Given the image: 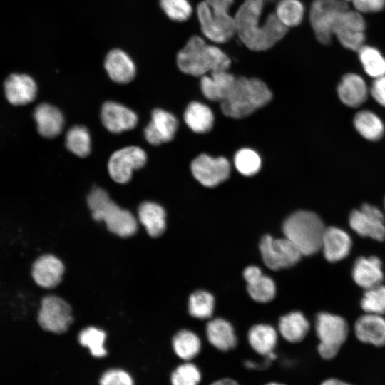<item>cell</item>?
<instances>
[{"mask_svg": "<svg viewBox=\"0 0 385 385\" xmlns=\"http://www.w3.org/2000/svg\"><path fill=\"white\" fill-rule=\"evenodd\" d=\"M262 0H245L235 18L236 31L243 43L253 51H264L281 40L287 31L274 14L259 26Z\"/></svg>", "mask_w": 385, "mask_h": 385, "instance_id": "cell-1", "label": "cell"}, {"mask_svg": "<svg viewBox=\"0 0 385 385\" xmlns=\"http://www.w3.org/2000/svg\"><path fill=\"white\" fill-rule=\"evenodd\" d=\"M230 59L221 49L208 46L197 36H192L177 56L179 69L194 76H203L206 73L227 71Z\"/></svg>", "mask_w": 385, "mask_h": 385, "instance_id": "cell-2", "label": "cell"}, {"mask_svg": "<svg viewBox=\"0 0 385 385\" xmlns=\"http://www.w3.org/2000/svg\"><path fill=\"white\" fill-rule=\"evenodd\" d=\"M271 91L262 81L240 77L226 98L221 102L223 114L232 118L246 117L268 103Z\"/></svg>", "mask_w": 385, "mask_h": 385, "instance_id": "cell-3", "label": "cell"}, {"mask_svg": "<svg viewBox=\"0 0 385 385\" xmlns=\"http://www.w3.org/2000/svg\"><path fill=\"white\" fill-rule=\"evenodd\" d=\"M326 227L314 212L300 210L290 215L284 222L282 230L302 255H311L321 250Z\"/></svg>", "mask_w": 385, "mask_h": 385, "instance_id": "cell-4", "label": "cell"}, {"mask_svg": "<svg viewBox=\"0 0 385 385\" xmlns=\"http://www.w3.org/2000/svg\"><path fill=\"white\" fill-rule=\"evenodd\" d=\"M87 202L93 218L98 221L104 220L111 232L122 237L135 233V218L129 211L118 207L102 188H93L88 196Z\"/></svg>", "mask_w": 385, "mask_h": 385, "instance_id": "cell-5", "label": "cell"}, {"mask_svg": "<svg viewBox=\"0 0 385 385\" xmlns=\"http://www.w3.org/2000/svg\"><path fill=\"white\" fill-rule=\"evenodd\" d=\"M315 325L319 355L324 359L334 358L347 337L346 321L339 316L321 312L317 316Z\"/></svg>", "mask_w": 385, "mask_h": 385, "instance_id": "cell-6", "label": "cell"}, {"mask_svg": "<svg viewBox=\"0 0 385 385\" xmlns=\"http://www.w3.org/2000/svg\"><path fill=\"white\" fill-rule=\"evenodd\" d=\"M349 9L342 0H314L309 9V22L314 35L322 44L329 45L332 40L333 28L339 15Z\"/></svg>", "mask_w": 385, "mask_h": 385, "instance_id": "cell-7", "label": "cell"}, {"mask_svg": "<svg viewBox=\"0 0 385 385\" xmlns=\"http://www.w3.org/2000/svg\"><path fill=\"white\" fill-rule=\"evenodd\" d=\"M198 20L204 35L216 43H225L236 31L235 19L229 11L210 7L204 1L197 8Z\"/></svg>", "mask_w": 385, "mask_h": 385, "instance_id": "cell-8", "label": "cell"}, {"mask_svg": "<svg viewBox=\"0 0 385 385\" xmlns=\"http://www.w3.org/2000/svg\"><path fill=\"white\" fill-rule=\"evenodd\" d=\"M366 22L361 13L347 9L337 17L333 28V36L344 48L358 50L365 44Z\"/></svg>", "mask_w": 385, "mask_h": 385, "instance_id": "cell-9", "label": "cell"}, {"mask_svg": "<svg viewBox=\"0 0 385 385\" xmlns=\"http://www.w3.org/2000/svg\"><path fill=\"white\" fill-rule=\"evenodd\" d=\"M260 250L265 265L273 270L294 265L302 255L285 237L274 238L269 235H265L260 240Z\"/></svg>", "mask_w": 385, "mask_h": 385, "instance_id": "cell-10", "label": "cell"}, {"mask_svg": "<svg viewBox=\"0 0 385 385\" xmlns=\"http://www.w3.org/2000/svg\"><path fill=\"white\" fill-rule=\"evenodd\" d=\"M147 155L138 146H128L114 152L108 162L111 178L118 183H126L132 178L133 172L144 166Z\"/></svg>", "mask_w": 385, "mask_h": 385, "instance_id": "cell-11", "label": "cell"}, {"mask_svg": "<svg viewBox=\"0 0 385 385\" xmlns=\"http://www.w3.org/2000/svg\"><path fill=\"white\" fill-rule=\"evenodd\" d=\"M73 321L68 304L61 298L48 295L45 297L38 312V322L46 331L61 334L67 331Z\"/></svg>", "mask_w": 385, "mask_h": 385, "instance_id": "cell-12", "label": "cell"}, {"mask_svg": "<svg viewBox=\"0 0 385 385\" xmlns=\"http://www.w3.org/2000/svg\"><path fill=\"white\" fill-rule=\"evenodd\" d=\"M194 178L205 187H215L229 178L230 165L224 157L212 158L201 154L191 163Z\"/></svg>", "mask_w": 385, "mask_h": 385, "instance_id": "cell-13", "label": "cell"}, {"mask_svg": "<svg viewBox=\"0 0 385 385\" xmlns=\"http://www.w3.org/2000/svg\"><path fill=\"white\" fill-rule=\"evenodd\" d=\"M349 225L360 236L378 241L385 239L384 215L374 205L364 204L359 210H353L349 216Z\"/></svg>", "mask_w": 385, "mask_h": 385, "instance_id": "cell-14", "label": "cell"}, {"mask_svg": "<svg viewBox=\"0 0 385 385\" xmlns=\"http://www.w3.org/2000/svg\"><path fill=\"white\" fill-rule=\"evenodd\" d=\"M101 119L104 127L113 133L133 129L138 120L133 111L114 101H107L103 104Z\"/></svg>", "mask_w": 385, "mask_h": 385, "instance_id": "cell-15", "label": "cell"}, {"mask_svg": "<svg viewBox=\"0 0 385 385\" xmlns=\"http://www.w3.org/2000/svg\"><path fill=\"white\" fill-rule=\"evenodd\" d=\"M178 125V120L174 115L156 108L153 111L151 120L144 130L145 138L153 145L169 142L174 138Z\"/></svg>", "mask_w": 385, "mask_h": 385, "instance_id": "cell-16", "label": "cell"}, {"mask_svg": "<svg viewBox=\"0 0 385 385\" xmlns=\"http://www.w3.org/2000/svg\"><path fill=\"white\" fill-rule=\"evenodd\" d=\"M63 272L64 266L59 259L52 255H43L34 262L31 275L38 286L51 289L60 283Z\"/></svg>", "mask_w": 385, "mask_h": 385, "instance_id": "cell-17", "label": "cell"}, {"mask_svg": "<svg viewBox=\"0 0 385 385\" xmlns=\"http://www.w3.org/2000/svg\"><path fill=\"white\" fill-rule=\"evenodd\" d=\"M7 100L14 105H24L36 96L37 86L34 79L26 74L13 73L4 82Z\"/></svg>", "mask_w": 385, "mask_h": 385, "instance_id": "cell-18", "label": "cell"}, {"mask_svg": "<svg viewBox=\"0 0 385 385\" xmlns=\"http://www.w3.org/2000/svg\"><path fill=\"white\" fill-rule=\"evenodd\" d=\"M351 247V239L344 230L335 227L325 229L321 249L328 261L342 260L349 255Z\"/></svg>", "mask_w": 385, "mask_h": 385, "instance_id": "cell-19", "label": "cell"}, {"mask_svg": "<svg viewBox=\"0 0 385 385\" xmlns=\"http://www.w3.org/2000/svg\"><path fill=\"white\" fill-rule=\"evenodd\" d=\"M354 332L364 343L385 345V319L381 315L366 313L361 316L355 323Z\"/></svg>", "mask_w": 385, "mask_h": 385, "instance_id": "cell-20", "label": "cell"}, {"mask_svg": "<svg viewBox=\"0 0 385 385\" xmlns=\"http://www.w3.org/2000/svg\"><path fill=\"white\" fill-rule=\"evenodd\" d=\"M104 66L108 75L115 83H128L135 77V63L123 50H111L106 57Z\"/></svg>", "mask_w": 385, "mask_h": 385, "instance_id": "cell-21", "label": "cell"}, {"mask_svg": "<svg viewBox=\"0 0 385 385\" xmlns=\"http://www.w3.org/2000/svg\"><path fill=\"white\" fill-rule=\"evenodd\" d=\"M243 277L247 283L248 293L254 300L267 302L274 297L276 287L274 281L262 274L258 267H247L243 272Z\"/></svg>", "mask_w": 385, "mask_h": 385, "instance_id": "cell-22", "label": "cell"}, {"mask_svg": "<svg viewBox=\"0 0 385 385\" xmlns=\"http://www.w3.org/2000/svg\"><path fill=\"white\" fill-rule=\"evenodd\" d=\"M236 78L227 71L211 73L203 76L200 88L204 96L212 101H223L233 88Z\"/></svg>", "mask_w": 385, "mask_h": 385, "instance_id": "cell-23", "label": "cell"}, {"mask_svg": "<svg viewBox=\"0 0 385 385\" xmlns=\"http://www.w3.org/2000/svg\"><path fill=\"white\" fill-rule=\"evenodd\" d=\"M337 93L341 101L349 107H358L367 98L368 88L364 80L358 74L349 73L343 76Z\"/></svg>", "mask_w": 385, "mask_h": 385, "instance_id": "cell-24", "label": "cell"}, {"mask_svg": "<svg viewBox=\"0 0 385 385\" xmlns=\"http://www.w3.org/2000/svg\"><path fill=\"white\" fill-rule=\"evenodd\" d=\"M380 260L374 256L358 258L352 269L354 282L367 289L381 283L384 274Z\"/></svg>", "mask_w": 385, "mask_h": 385, "instance_id": "cell-25", "label": "cell"}, {"mask_svg": "<svg viewBox=\"0 0 385 385\" xmlns=\"http://www.w3.org/2000/svg\"><path fill=\"white\" fill-rule=\"evenodd\" d=\"M34 118L38 133L46 138H54L62 130L64 118L61 111L48 103L37 106L34 112Z\"/></svg>", "mask_w": 385, "mask_h": 385, "instance_id": "cell-26", "label": "cell"}, {"mask_svg": "<svg viewBox=\"0 0 385 385\" xmlns=\"http://www.w3.org/2000/svg\"><path fill=\"white\" fill-rule=\"evenodd\" d=\"M209 342L218 350L229 351L237 344V338L232 325L225 319H215L206 327Z\"/></svg>", "mask_w": 385, "mask_h": 385, "instance_id": "cell-27", "label": "cell"}, {"mask_svg": "<svg viewBox=\"0 0 385 385\" xmlns=\"http://www.w3.org/2000/svg\"><path fill=\"white\" fill-rule=\"evenodd\" d=\"M138 213L140 222L150 236L157 237L163 233L165 212L160 205L153 202H144L139 206Z\"/></svg>", "mask_w": 385, "mask_h": 385, "instance_id": "cell-28", "label": "cell"}, {"mask_svg": "<svg viewBox=\"0 0 385 385\" xmlns=\"http://www.w3.org/2000/svg\"><path fill=\"white\" fill-rule=\"evenodd\" d=\"M184 120L195 133H204L210 131L213 126L214 115L206 105L193 101L186 108Z\"/></svg>", "mask_w": 385, "mask_h": 385, "instance_id": "cell-29", "label": "cell"}, {"mask_svg": "<svg viewBox=\"0 0 385 385\" xmlns=\"http://www.w3.org/2000/svg\"><path fill=\"white\" fill-rule=\"evenodd\" d=\"M248 341L257 354L268 356L273 352L277 342L276 330L270 325L257 324L248 332Z\"/></svg>", "mask_w": 385, "mask_h": 385, "instance_id": "cell-30", "label": "cell"}, {"mask_svg": "<svg viewBox=\"0 0 385 385\" xmlns=\"http://www.w3.org/2000/svg\"><path fill=\"white\" fill-rule=\"evenodd\" d=\"M309 329V324L304 316L299 312H291L279 319V330L281 335L288 342H301Z\"/></svg>", "mask_w": 385, "mask_h": 385, "instance_id": "cell-31", "label": "cell"}, {"mask_svg": "<svg viewBox=\"0 0 385 385\" xmlns=\"http://www.w3.org/2000/svg\"><path fill=\"white\" fill-rule=\"evenodd\" d=\"M354 125L364 138L375 141L384 135V126L381 120L370 111H361L354 118Z\"/></svg>", "mask_w": 385, "mask_h": 385, "instance_id": "cell-32", "label": "cell"}, {"mask_svg": "<svg viewBox=\"0 0 385 385\" xmlns=\"http://www.w3.org/2000/svg\"><path fill=\"white\" fill-rule=\"evenodd\" d=\"M357 53L366 74L374 78L385 75V57L377 48L364 44Z\"/></svg>", "mask_w": 385, "mask_h": 385, "instance_id": "cell-33", "label": "cell"}, {"mask_svg": "<svg viewBox=\"0 0 385 385\" xmlns=\"http://www.w3.org/2000/svg\"><path fill=\"white\" fill-rule=\"evenodd\" d=\"M173 346L179 358L185 361H190L199 354L201 343L199 337L194 332L181 330L174 336Z\"/></svg>", "mask_w": 385, "mask_h": 385, "instance_id": "cell-34", "label": "cell"}, {"mask_svg": "<svg viewBox=\"0 0 385 385\" xmlns=\"http://www.w3.org/2000/svg\"><path fill=\"white\" fill-rule=\"evenodd\" d=\"M91 143L89 131L83 125H75L66 133L67 148L78 157L84 158L89 155L91 148Z\"/></svg>", "mask_w": 385, "mask_h": 385, "instance_id": "cell-35", "label": "cell"}, {"mask_svg": "<svg viewBox=\"0 0 385 385\" xmlns=\"http://www.w3.org/2000/svg\"><path fill=\"white\" fill-rule=\"evenodd\" d=\"M304 15V7L299 0H281L276 9V16L286 26L299 24Z\"/></svg>", "mask_w": 385, "mask_h": 385, "instance_id": "cell-36", "label": "cell"}, {"mask_svg": "<svg viewBox=\"0 0 385 385\" xmlns=\"http://www.w3.org/2000/svg\"><path fill=\"white\" fill-rule=\"evenodd\" d=\"M106 338V333L99 329L90 327L83 329L78 334V342L89 349L92 356L101 358L106 355L107 351L104 347Z\"/></svg>", "mask_w": 385, "mask_h": 385, "instance_id": "cell-37", "label": "cell"}, {"mask_svg": "<svg viewBox=\"0 0 385 385\" xmlns=\"http://www.w3.org/2000/svg\"><path fill=\"white\" fill-rule=\"evenodd\" d=\"M213 296L206 291H197L189 299L188 310L191 316L198 319L211 317L214 309Z\"/></svg>", "mask_w": 385, "mask_h": 385, "instance_id": "cell-38", "label": "cell"}, {"mask_svg": "<svg viewBox=\"0 0 385 385\" xmlns=\"http://www.w3.org/2000/svg\"><path fill=\"white\" fill-rule=\"evenodd\" d=\"M361 306L368 314L381 315L385 313V286L379 284L366 289Z\"/></svg>", "mask_w": 385, "mask_h": 385, "instance_id": "cell-39", "label": "cell"}, {"mask_svg": "<svg viewBox=\"0 0 385 385\" xmlns=\"http://www.w3.org/2000/svg\"><path fill=\"white\" fill-rule=\"evenodd\" d=\"M234 163L236 169L242 175L252 176L260 170L261 159L253 150L242 148L236 153Z\"/></svg>", "mask_w": 385, "mask_h": 385, "instance_id": "cell-40", "label": "cell"}, {"mask_svg": "<svg viewBox=\"0 0 385 385\" xmlns=\"http://www.w3.org/2000/svg\"><path fill=\"white\" fill-rule=\"evenodd\" d=\"M202 375L198 367L190 362L179 365L172 372L170 382L172 385H198Z\"/></svg>", "mask_w": 385, "mask_h": 385, "instance_id": "cell-41", "label": "cell"}, {"mask_svg": "<svg viewBox=\"0 0 385 385\" xmlns=\"http://www.w3.org/2000/svg\"><path fill=\"white\" fill-rule=\"evenodd\" d=\"M160 5L165 14L175 21H186L192 12L189 0H160Z\"/></svg>", "mask_w": 385, "mask_h": 385, "instance_id": "cell-42", "label": "cell"}, {"mask_svg": "<svg viewBox=\"0 0 385 385\" xmlns=\"http://www.w3.org/2000/svg\"><path fill=\"white\" fill-rule=\"evenodd\" d=\"M100 385H134L131 376L120 369H111L105 371L99 381Z\"/></svg>", "mask_w": 385, "mask_h": 385, "instance_id": "cell-43", "label": "cell"}, {"mask_svg": "<svg viewBox=\"0 0 385 385\" xmlns=\"http://www.w3.org/2000/svg\"><path fill=\"white\" fill-rule=\"evenodd\" d=\"M354 10L361 14L376 13L385 8V0H351Z\"/></svg>", "mask_w": 385, "mask_h": 385, "instance_id": "cell-44", "label": "cell"}, {"mask_svg": "<svg viewBox=\"0 0 385 385\" xmlns=\"http://www.w3.org/2000/svg\"><path fill=\"white\" fill-rule=\"evenodd\" d=\"M370 91L375 101L385 107V75L374 78Z\"/></svg>", "mask_w": 385, "mask_h": 385, "instance_id": "cell-45", "label": "cell"}, {"mask_svg": "<svg viewBox=\"0 0 385 385\" xmlns=\"http://www.w3.org/2000/svg\"><path fill=\"white\" fill-rule=\"evenodd\" d=\"M205 1L212 9L229 11L234 0H205Z\"/></svg>", "mask_w": 385, "mask_h": 385, "instance_id": "cell-46", "label": "cell"}, {"mask_svg": "<svg viewBox=\"0 0 385 385\" xmlns=\"http://www.w3.org/2000/svg\"><path fill=\"white\" fill-rule=\"evenodd\" d=\"M210 385H240L235 380L230 378L218 379Z\"/></svg>", "mask_w": 385, "mask_h": 385, "instance_id": "cell-47", "label": "cell"}, {"mask_svg": "<svg viewBox=\"0 0 385 385\" xmlns=\"http://www.w3.org/2000/svg\"><path fill=\"white\" fill-rule=\"evenodd\" d=\"M321 385H351L346 382L340 381L337 379H329L324 381Z\"/></svg>", "mask_w": 385, "mask_h": 385, "instance_id": "cell-48", "label": "cell"}, {"mask_svg": "<svg viewBox=\"0 0 385 385\" xmlns=\"http://www.w3.org/2000/svg\"><path fill=\"white\" fill-rule=\"evenodd\" d=\"M265 385H285V384L277 383V382H269Z\"/></svg>", "mask_w": 385, "mask_h": 385, "instance_id": "cell-49", "label": "cell"}, {"mask_svg": "<svg viewBox=\"0 0 385 385\" xmlns=\"http://www.w3.org/2000/svg\"><path fill=\"white\" fill-rule=\"evenodd\" d=\"M342 1H346V2H347V3H349V2L351 1V0H342Z\"/></svg>", "mask_w": 385, "mask_h": 385, "instance_id": "cell-50", "label": "cell"}]
</instances>
